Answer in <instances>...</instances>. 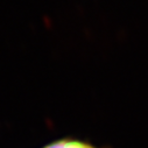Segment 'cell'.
<instances>
[{"label":"cell","instance_id":"cell-1","mask_svg":"<svg viewBox=\"0 0 148 148\" xmlns=\"http://www.w3.org/2000/svg\"><path fill=\"white\" fill-rule=\"evenodd\" d=\"M42 148H103V147H98L91 142L78 140V139L64 138V139L53 141Z\"/></svg>","mask_w":148,"mask_h":148}]
</instances>
